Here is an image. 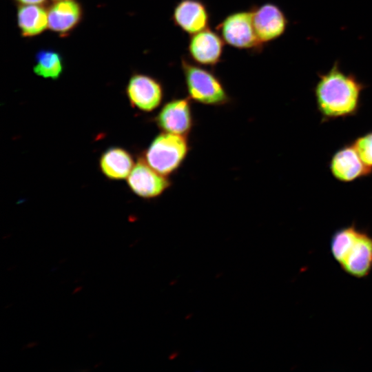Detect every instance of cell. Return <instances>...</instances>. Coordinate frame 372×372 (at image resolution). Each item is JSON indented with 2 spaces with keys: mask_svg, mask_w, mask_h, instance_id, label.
Returning a JSON list of instances; mask_svg holds the SVG:
<instances>
[{
  "mask_svg": "<svg viewBox=\"0 0 372 372\" xmlns=\"http://www.w3.org/2000/svg\"><path fill=\"white\" fill-rule=\"evenodd\" d=\"M19 5H43L47 0H14Z\"/></svg>",
  "mask_w": 372,
  "mask_h": 372,
  "instance_id": "18",
  "label": "cell"
},
{
  "mask_svg": "<svg viewBox=\"0 0 372 372\" xmlns=\"http://www.w3.org/2000/svg\"><path fill=\"white\" fill-rule=\"evenodd\" d=\"M172 19L175 25L192 35L208 28L209 13L200 0H180L174 8Z\"/></svg>",
  "mask_w": 372,
  "mask_h": 372,
  "instance_id": "12",
  "label": "cell"
},
{
  "mask_svg": "<svg viewBox=\"0 0 372 372\" xmlns=\"http://www.w3.org/2000/svg\"><path fill=\"white\" fill-rule=\"evenodd\" d=\"M254 30L261 45L273 41L286 32L289 20L277 5L266 3L251 8Z\"/></svg>",
  "mask_w": 372,
  "mask_h": 372,
  "instance_id": "8",
  "label": "cell"
},
{
  "mask_svg": "<svg viewBox=\"0 0 372 372\" xmlns=\"http://www.w3.org/2000/svg\"><path fill=\"white\" fill-rule=\"evenodd\" d=\"M177 356H178V353L174 352V353H172V354L169 356V360H174V358H176Z\"/></svg>",
  "mask_w": 372,
  "mask_h": 372,
  "instance_id": "20",
  "label": "cell"
},
{
  "mask_svg": "<svg viewBox=\"0 0 372 372\" xmlns=\"http://www.w3.org/2000/svg\"><path fill=\"white\" fill-rule=\"evenodd\" d=\"M181 68L188 97L197 103L212 106L231 101L221 80L211 70L183 57Z\"/></svg>",
  "mask_w": 372,
  "mask_h": 372,
  "instance_id": "3",
  "label": "cell"
},
{
  "mask_svg": "<svg viewBox=\"0 0 372 372\" xmlns=\"http://www.w3.org/2000/svg\"><path fill=\"white\" fill-rule=\"evenodd\" d=\"M366 87L353 74L341 70L337 61L327 72L318 73L313 93L322 122L356 115Z\"/></svg>",
  "mask_w": 372,
  "mask_h": 372,
  "instance_id": "1",
  "label": "cell"
},
{
  "mask_svg": "<svg viewBox=\"0 0 372 372\" xmlns=\"http://www.w3.org/2000/svg\"><path fill=\"white\" fill-rule=\"evenodd\" d=\"M134 165L131 154L120 147L107 149L99 159L101 172L111 180L127 178Z\"/></svg>",
  "mask_w": 372,
  "mask_h": 372,
  "instance_id": "14",
  "label": "cell"
},
{
  "mask_svg": "<svg viewBox=\"0 0 372 372\" xmlns=\"http://www.w3.org/2000/svg\"><path fill=\"white\" fill-rule=\"evenodd\" d=\"M329 168L333 177L342 183H351L372 174L351 142L337 149L331 157Z\"/></svg>",
  "mask_w": 372,
  "mask_h": 372,
  "instance_id": "10",
  "label": "cell"
},
{
  "mask_svg": "<svg viewBox=\"0 0 372 372\" xmlns=\"http://www.w3.org/2000/svg\"><path fill=\"white\" fill-rule=\"evenodd\" d=\"M53 1H60V0H53Z\"/></svg>",
  "mask_w": 372,
  "mask_h": 372,
  "instance_id": "22",
  "label": "cell"
},
{
  "mask_svg": "<svg viewBox=\"0 0 372 372\" xmlns=\"http://www.w3.org/2000/svg\"><path fill=\"white\" fill-rule=\"evenodd\" d=\"M82 288H83V287H82L81 286V287H76V288L75 289V290L72 292V293L74 294V293H76V292H79V291L81 290Z\"/></svg>",
  "mask_w": 372,
  "mask_h": 372,
  "instance_id": "21",
  "label": "cell"
},
{
  "mask_svg": "<svg viewBox=\"0 0 372 372\" xmlns=\"http://www.w3.org/2000/svg\"><path fill=\"white\" fill-rule=\"evenodd\" d=\"M154 122L163 132L187 136L194 125L191 99L187 96L169 101L161 107Z\"/></svg>",
  "mask_w": 372,
  "mask_h": 372,
  "instance_id": "7",
  "label": "cell"
},
{
  "mask_svg": "<svg viewBox=\"0 0 372 372\" xmlns=\"http://www.w3.org/2000/svg\"><path fill=\"white\" fill-rule=\"evenodd\" d=\"M17 18L24 37L39 35L48 28V10L42 5H19Z\"/></svg>",
  "mask_w": 372,
  "mask_h": 372,
  "instance_id": "15",
  "label": "cell"
},
{
  "mask_svg": "<svg viewBox=\"0 0 372 372\" xmlns=\"http://www.w3.org/2000/svg\"><path fill=\"white\" fill-rule=\"evenodd\" d=\"M126 94L132 107L150 112L161 105L164 90L157 79L150 75L135 73L127 82Z\"/></svg>",
  "mask_w": 372,
  "mask_h": 372,
  "instance_id": "6",
  "label": "cell"
},
{
  "mask_svg": "<svg viewBox=\"0 0 372 372\" xmlns=\"http://www.w3.org/2000/svg\"><path fill=\"white\" fill-rule=\"evenodd\" d=\"M127 182L133 193L145 199L161 196L172 184L168 176L156 172L143 158H138L127 176Z\"/></svg>",
  "mask_w": 372,
  "mask_h": 372,
  "instance_id": "9",
  "label": "cell"
},
{
  "mask_svg": "<svg viewBox=\"0 0 372 372\" xmlns=\"http://www.w3.org/2000/svg\"><path fill=\"white\" fill-rule=\"evenodd\" d=\"M83 14L81 5L74 0L56 1L48 10V28L66 36L81 23Z\"/></svg>",
  "mask_w": 372,
  "mask_h": 372,
  "instance_id": "13",
  "label": "cell"
},
{
  "mask_svg": "<svg viewBox=\"0 0 372 372\" xmlns=\"http://www.w3.org/2000/svg\"><path fill=\"white\" fill-rule=\"evenodd\" d=\"M38 344V342H30L29 344H28L25 347L26 348H32V347H35L36 345Z\"/></svg>",
  "mask_w": 372,
  "mask_h": 372,
  "instance_id": "19",
  "label": "cell"
},
{
  "mask_svg": "<svg viewBox=\"0 0 372 372\" xmlns=\"http://www.w3.org/2000/svg\"><path fill=\"white\" fill-rule=\"evenodd\" d=\"M63 59L55 50L43 49L35 55L33 71L37 76L56 80L63 73Z\"/></svg>",
  "mask_w": 372,
  "mask_h": 372,
  "instance_id": "16",
  "label": "cell"
},
{
  "mask_svg": "<svg viewBox=\"0 0 372 372\" xmlns=\"http://www.w3.org/2000/svg\"><path fill=\"white\" fill-rule=\"evenodd\" d=\"M351 143L364 164L372 169V131L358 136Z\"/></svg>",
  "mask_w": 372,
  "mask_h": 372,
  "instance_id": "17",
  "label": "cell"
},
{
  "mask_svg": "<svg viewBox=\"0 0 372 372\" xmlns=\"http://www.w3.org/2000/svg\"><path fill=\"white\" fill-rule=\"evenodd\" d=\"M224 43L218 32L207 28L191 35L187 48L189 56L198 65L214 66L221 59Z\"/></svg>",
  "mask_w": 372,
  "mask_h": 372,
  "instance_id": "11",
  "label": "cell"
},
{
  "mask_svg": "<svg viewBox=\"0 0 372 372\" xmlns=\"http://www.w3.org/2000/svg\"><path fill=\"white\" fill-rule=\"evenodd\" d=\"M189 151L187 136L162 132L150 143L143 159L156 172L169 176L180 167Z\"/></svg>",
  "mask_w": 372,
  "mask_h": 372,
  "instance_id": "4",
  "label": "cell"
},
{
  "mask_svg": "<svg viewBox=\"0 0 372 372\" xmlns=\"http://www.w3.org/2000/svg\"><path fill=\"white\" fill-rule=\"evenodd\" d=\"M330 251L341 269L351 277L364 278L372 271V236L355 223L333 232Z\"/></svg>",
  "mask_w": 372,
  "mask_h": 372,
  "instance_id": "2",
  "label": "cell"
},
{
  "mask_svg": "<svg viewBox=\"0 0 372 372\" xmlns=\"http://www.w3.org/2000/svg\"><path fill=\"white\" fill-rule=\"evenodd\" d=\"M224 42L241 50H259L262 48L257 38L251 9L227 15L217 26Z\"/></svg>",
  "mask_w": 372,
  "mask_h": 372,
  "instance_id": "5",
  "label": "cell"
}]
</instances>
